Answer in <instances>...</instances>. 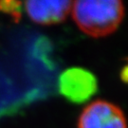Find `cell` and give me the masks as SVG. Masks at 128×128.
Returning a JSON list of instances; mask_svg holds the SVG:
<instances>
[{"mask_svg":"<svg viewBox=\"0 0 128 128\" xmlns=\"http://www.w3.org/2000/svg\"><path fill=\"white\" fill-rule=\"evenodd\" d=\"M71 10L78 28L93 38L105 37L116 32L125 14L120 0H78L73 2Z\"/></svg>","mask_w":128,"mask_h":128,"instance_id":"obj_1","label":"cell"},{"mask_svg":"<svg viewBox=\"0 0 128 128\" xmlns=\"http://www.w3.org/2000/svg\"><path fill=\"white\" fill-rule=\"evenodd\" d=\"M60 94L68 101L81 104L98 91V80L88 69L73 66L64 70L58 80Z\"/></svg>","mask_w":128,"mask_h":128,"instance_id":"obj_2","label":"cell"},{"mask_svg":"<svg viewBox=\"0 0 128 128\" xmlns=\"http://www.w3.org/2000/svg\"><path fill=\"white\" fill-rule=\"evenodd\" d=\"M78 128H127L122 108L113 102L96 100L87 104L78 119Z\"/></svg>","mask_w":128,"mask_h":128,"instance_id":"obj_3","label":"cell"},{"mask_svg":"<svg viewBox=\"0 0 128 128\" xmlns=\"http://www.w3.org/2000/svg\"><path fill=\"white\" fill-rule=\"evenodd\" d=\"M72 4L73 2L69 0H36L26 1L25 8L32 22L50 26L64 21L71 10Z\"/></svg>","mask_w":128,"mask_h":128,"instance_id":"obj_4","label":"cell"},{"mask_svg":"<svg viewBox=\"0 0 128 128\" xmlns=\"http://www.w3.org/2000/svg\"><path fill=\"white\" fill-rule=\"evenodd\" d=\"M0 12L9 14L14 23H18L22 17V2L15 0L0 1Z\"/></svg>","mask_w":128,"mask_h":128,"instance_id":"obj_5","label":"cell"},{"mask_svg":"<svg viewBox=\"0 0 128 128\" xmlns=\"http://www.w3.org/2000/svg\"><path fill=\"white\" fill-rule=\"evenodd\" d=\"M120 79L124 84H128V58L127 62L122 66V69L120 71Z\"/></svg>","mask_w":128,"mask_h":128,"instance_id":"obj_6","label":"cell"}]
</instances>
